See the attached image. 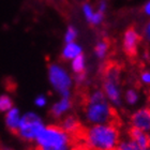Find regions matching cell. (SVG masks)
<instances>
[{
	"label": "cell",
	"instance_id": "cell-1",
	"mask_svg": "<svg viewBox=\"0 0 150 150\" xmlns=\"http://www.w3.org/2000/svg\"><path fill=\"white\" fill-rule=\"evenodd\" d=\"M120 139V129L115 122L88 125L83 132V144L88 150H116Z\"/></svg>",
	"mask_w": 150,
	"mask_h": 150
},
{
	"label": "cell",
	"instance_id": "cell-2",
	"mask_svg": "<svg viewBox=\"0 0 150 150\" xmlns=\"http://www.w3.org/2000/svg\"><path fill=\"white\" fill-rule=\"evenodd\" d=\"M84 118L89 125L114 122L115 110L102 89H93L88 93L84 105Z\"/></svg>",
	"mask_w": 150,
	"mask_h": 150
},
{
	"label": "cell",
	"instance_id": "cell-3",
	"mask_svg": "<svg viewBox=\"0 0 150 150\" xmlns=\"http://www.w3.org/2000/svg\"><path fill=\"white\" fill-rule=\"evenodd\" d=\"M37 150H74V138L60 128L48 125L40 132L35 141Z\"/></svg>",
	"mask_w": 150,
	"mask_h": 150
},
{
	"label": "cell",
	"instance_id": "cell-4",
	"mask_svg": "<svg viewBox=\"0 0 150 150\" xmlns=\"http://www.w3.org/2000/svg\"><path fill=\"white\" fill-rule=\"evenodd\" d=\"M102 91L112 107H120L123 103L121 87V71L118 66H108L104 71Z\"/></svg>",
	"mask_w": 150,
	"mask_h": 150
},
{
	"label": "cell",
	"instance_id": "cell-5",
	"mask_svg": "<svg viewBox=\"0 0 150 150\" xmlns=\"http://www.w3.org/2000/svg\"><path fill=\"white\" fill-rule=\"evenodd\" d=\"M47 75L52 88L59 94L60 98H71L74 78L62 64L57 62L50 63L47 69Z\"/></svg>",
	"mask_w": 150,
	"mask_h": 150
},
{
	"label": "cell",
	"instance_id": "cell-6",
	"mask_svg": "<svg viewBox=\"0 0 150 150\" xmlns=\"http://www.w3.org/2000/svg\"><path fill=\"white\" fill-rule=\"evenodd\" d=\"M43 118L35 112H27L22 115L16 134L26 143H35V138L45 127Z\"/></svg>",
	"mask_w": 150,
	"mask_h": 150
},
{
	"label": "cell",
	"instance_id": "cell-7",
	"mask_svg": "<svg viewBox=\"0 0 150 150\" xmlns=\"http://www.w3.org/2000/svg\"><path fill=\"white\" fill-rule=\"evenodd\" d=\"M130 125L149 134L150 133V107L144 106L135 110L130 116Z\"/></svg>",
	"mask_w": 150,
	"mask_h": 150
},
{
	"label": "cell",
	"instance_id": "cell-8",
	"mask_svg": "<svg viewBox=\"0 0 150 150\" xmlns=\"http://www.w3.org/2000/svg\"><path fill=\"white\" fill-rule=\"evenodd\" d=\"M139 43H141V35L134 27H130L123 32L122 50L128 56L133 57L136 55Z\"/></svg>",
	"mask_w": 150,
	"mask_h": 150
},
{
	"label": "cell",
	"instance_id": "cell-9",
	"mask_svg": "<svg viewBox=\"0 0 150 150\" xmlns=\"http://www.w3.org/2000/svg\"><path fill=\"white\" fill-rule=\"evenodd\" d=\"M73 107V101L71 98H60L59 100L54 102L50 108V116L54 119L61 120L63 117L69 115Z\"/></svg>",
	"mask_w": 150,
	"mask_h": 150
},
{
	"label": "cell",
	"instance_id": "cell-10",
	"mask_svg": "<svg viewBox=\"0 0 150 150\" xmlns=\"http://www.w3.org/2000/svg\"><path fill=\"white\" fill-rule=\"evenodd\" d=\"M81 13L88 24L92 25L93 27L101 26L105 19V15L98 12L96 8L89 2H84L81 4Z\"/></svg>",
	"mask_w": 150,
	"mask_h": 150
},
{
	"label": "cell",
	"instance_id": "cell-11",
	"mask_svg": "<svg viewBox=\"0 0 150 150\" xmlns=\"http://www.w3.org/2000/svg\"><path fill=\"white\" fill-rule=\"evenodd\" d=\"M59 125L63 131H66L71 136H74V135L78 134L81 131V123L79 121V119L76 116L71 115V114L63 117L60 120Z\"/></svg>",
	"mask_w": 150,
	"mask_h": 150
},
{
	"label": "cell",
	"instance_id": "cell-12",
	"mask_svg": "<svg viewBox=\"0 0 150 150\" xmlns=\"http://www.w3.org/2000/svg\"><path fill=\"white\" fill-rule=\"evenodd\" d=\"M22 115L23 114L21 112L19 108L15 106H13L11 110L4 114V125L9 131L16 133L19 127L21 119H22Z\"/></svg>",
	"mask_w": 150,
	"mask_h": 150
},
{
	"label": "cell",
	"instance_id": "cell-13",
	"mask_svg": "<svg viewBox=\"0 0 150 150\" xmlns=\"http://www.w3.org/2000/svg\"><path fill=\"white\" fill-rule=\"evenodd\" d=\"M83 54H84V48L78 42L64 43L61 50V58L64 61H71Z\"/></svg>",
	"mask_w": 150,
	"mask_h": 150
},
{
	"label": "cell",
	"instance_id": "cell-14",
	"mask_svg": "<svg viewBox=\"0 0 150 150\" xmlns=\"http://www.w3.org/2000/svg\"><path fill=\"white\" fill-rule=\"evenodd\" d=\"M129 137L145 150H149V134L137 129L131 128L129 131Z\"/></svg>",
	"mask_w": 150,
	"mask_h": 150
},
{
	"label": "cell",
	"instance_id": "cell-15",
	"mask_svg": "<svg viewBox=\"0 0 150 150\" xmlns=\"http://www.w3.org/2000/svg\"><path fill=\"white\" fill-rule=\"evenodd\" d=\"M70 69L74 75L87 73V59L84 54L70 61Z\"/></svg>",
	"mask_w": 150,
	"mask_h": 150
},
{
	"label": "cell",
	"instance_id": "cell-16",
	"mask_svg": "<svg viewBox=\"0 0 150 150\" xmlns=\"http://www.w3.org/2000/svg\"><path fill=\"white\" fill-rule=\"evenodd\" d=\"M108 52H110V43L105 39L99 40L93 47L94 56L98 60H101V61H103L106 58L107 55H108Z\"/></svg>",
	"mask_w": 150,
	"mask_h": 150
},
{
	"label": "cell",
	"instance_id": "cell-17",
	"mask_svg": "<svg viewBox=\"0 0 150 150\" xmlns=\"http://www.w3.org/2000/svg\"><path fill=\"white\" fill-rule=\"evenodd\" d=\"M123 102L128 106H135L141 101V94L135 88H128L123 92Z\"/></svg>",
	"mask_w": 150,
	"mask_h": 150
},
{
	"label": "cell",
	"instance_id": "cell-18",
	"mask_svg": "<svg viewBox=\"0 0 150 150\" xmlns=\"http://www.w3.org/2000/svg\"><path fill=\"white\" fill-rule=\"evenodd\" d=\"M116 150H145L142 147H139L135 142H133L131 138L129 137H125L121 138L120 142L117 145V148Z\"/></svg>",
	"mask_w": 150,
	"mask_h": 150
},
{
	"label": "cell",
	"instance_id": "cell-19",
	"mask_svg": "<svg viewBox=\"0 0 150 150\" xmlns=\"http://www.w3.org/2000/svg\"><path fill=\"white\" fill-rule=\"evenodd\" d=\"M78 38V29L73 25H69L67 27L64 35H63V41L64 43H72L76 42Z\"/></svg>",
	"mask_w": 150,
	"mask_h": 150
},
{
	"label": "cell",
	"instance_id": "cell-20",
	"mask_svg": "<svg viewBox=\"0 0 150 150\" xmlns=\"http://www.w3.org/2000/svg\"><path fill=\"white\" fill-rule=\"evenodd\" d=\"M13 106H14L13 99L10 96H8V94H1L0 96V112L6 114Z\"/></svg>",
	"mask_w": 150,
	"mask_h": 150
},
{
	"label": "cell",
	"instance_id": "cell-21",
	"mask_svg": "<svg viewBox=\"0 0 150 150\" xmlns=\"http://www.w3.org/2000/svg\"><path fill=\"white\" fill-rule=\"evenodd\" d=\"M48 104V99L45 94H39L35 98V105L38 108H44Z\"/></svg>",
	"mask_w": 150,
	"mask_h": 150
},
{
	"label": "cell",
	"instance_id": "cell-22",
	"mask_svg": "<svg viewBox=\"0 0 150 150\" xmlns=\"http://www.w3.org/2000/svg\"><path fill=\"white\" fill-rule=\"evenodd\" d=\"M96 10L98 12L106 15L107 11H108V0H99L96 6Z\"/></svg>",
	"mask_w": 150,
	"mask_h": 150
},
{
	"label": "cell",
	"instance_id": "cell-23",
	"mask_svg": "<svg viewBox=\"0 0 150 150\" xmlns=\"http://www.w3.org/2000/svg\"><path fill=\"white\" fill-rule=\"evenodd\" d=\"M139 81L142 84L150 87V70H143L139 74Z\"/></svg>",
	"mask_w": 150,
	"mask_h": 150
},
{
	"label": "cell",
	"instance_id": "cell-24",
	"mask_svg": "<svg viewBox=\"0 0 150 150\" xmlns=\"http://www.w3.org/2000/svg\"><path fill=\"white\" fill-rule=\"evenodd\" d=\"M74 83L77 85H83L86 83L87 81V73L85 74H78V75H74Z\"/></svg>",
	"mask_w": 150,
	"mask_h": 150
},
{
	"label": "cell",
	"instance_id": "cell-25",
	"mask_svg": "<svg viewBox=\"0 0 150 150\" xmlns=\"http://www.w3.org/2000/svg\"><path fill=\"white\" fill-rule=\"evenodd\" d=\"M143 35H144L145 40L147 42H150V21L146 24V26L143 29Z\"/></svg>",
	"mask_w": 150,
	"mask_h": 150
},
{
	"label": "cell",
	"instance_id": "cell-26",
	"mask_svg": "<svg viewBox=\"0 0 150 150\" xmlns=\"http://www.w3.org/2000/svg\"><path fill=\"white\" fill-rule=\"evenodd\" d=\"M143 12H144L145 15L150 18V0H147L145 2L144 6H143Z\"/></svg>",
	"mask_w": 150,
	"mask_h": 150
},
{
	"label": "cell",
	"instance_id": "cell-27",
	"mask_svg": "<svg viewBox=\"0 0 150 150\" xmlns=\"http://www.w3.org/2000/svg\"><path fill=\"white\" fill-rule=\"evenodd\" d=\"M75 150H88V149H86L85 147H81V148H77V149H75Z\"/></svg>",
	"mask_w": 150,
	"mask_h": 150
},
{
	"label": "cell",
	"instance_id": "cell-28",
	"mask_svg": "<svg viewBox=\"0 0 150 150\" xmlns=\"http://www.w3.org/2000/svg\"><path fill=\"white\" fill-rule=\"evenodd\" d=\"M1 150H12V149H11V148H9V147H3Z\"/></svg>",
	"mask_w": 150,
	"mask_h": 150
},
{
	"label": "cell",
	"instance_id": "cell-29",
	"mask_svg": "<svg viewBox=\"0 0 150 150\" xmlns=\"http://www.w3.org/2000/svg\"><path fill=\"white\" fill-rule=\"evenodd\" d=\"M149 150H150V133H149Z\"/></svg>",
	"mask_w": 150,
	"mask_h": 150
}]
</instances>
